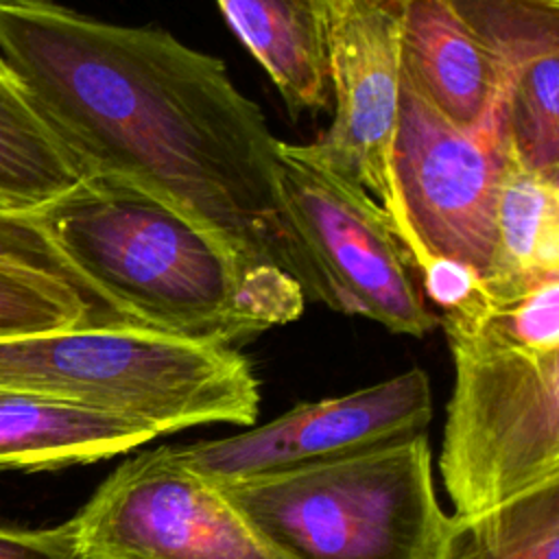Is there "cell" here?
Instances as JSON below:
<instances>
[{"label": "cell", "instance_id": "cell-1", "mask_svg": "<svg viewBox=\"0 0 559 559\" xmlns=\"http://www.w3.org/2000/svg\"><path fill=\"white\" fill-rule=\"evenodd\" d=\"M0 59L85 179L153 194L317 301L280 194V140L218 57L164 28L0 0Z\"/></svg>", "mask_w": 559, "mask_h": 559}, {"label": "cell", "instance_id": "cell-2", "mask_svg": "<svg viewBox=\"0 0 559 559\" xmlns=\"http://www.w3.org/2000/svg\"><path fill=\"white\" fill-rule=\"evenodd\" d=\"M63 258L135 328L231 345L301 317L299 282L231 249L116 179H85L41 210Z\"/></svg>", "mask_w": 559, "mask_h": 559}, {"label": "cell", "instance_id": "cell-3", "mask_svg": "<svg viewBox=\"0 0 559 559\" xmlns=\"http://www.w3.org/2000/svg\"><path fill=\"white\" fill-rule=\"evenodd\" d=\"M0 386L120 415L159 435L247 426L260 406L253 367L231 345L135 325L0 338Z\"/></svg>", "mask_w": 559, "mask_h": 559}, {"label": "cell", "instance_id": "cell-4", "mask_svg": "<svg viewBox=\"0 0 559 559\" xmlns=\"http://www.w3.org/2000/svg\"><path fill=\"white\" fill-rule=\"evenodd\" d=\"M221 487L293 559H430L445 522L426 432Z\"/></svg>", "mask_w": 559, "mask_h": 559}, {"label": "cell", "instance_id": "cell-5", "mask_svg": "<svg viewBox=\"0 0 559 559\" xmlns=\"http://www.w3.org/2000/svg\"><path fill=\"white\" fill-rule=\"evenodd\" d=\"M454 386L439 472L454 513L559 478V349L448 341Z\"/></svg>", "mask_w": 559, "mask_h": 559}, {"label": "cell", "instance_id": "cell-6", "mask_svg": "<svg viewBox=\"0 0 559 559\" xmlns=\"http://www.w3.org/2000/svg\"><path fill=\"white\" fill-rule=\"evenodd\" d=\"M507 151L502 103L476 127H459L402 72L391 153L397 199L393 227L413 266L424 255H439L487 273Z\"/></svg>", "mask_w": 559, "mask_h": 559}, {"label": "cell", "instance_id": "cell-7", "mask_svg": "<svg viewBox=\"0 0 559 559\" xmlns=\"http://www.w3.org/2000/svg\"><path fill=\"white\" fill-rule=\"evenodd\" d=\"M284 212L317 280V301L367 317L393 334L426 336L439 325L389 214L360 188L277 146Z\"/></svg>", "mask_w": 559, "mask_h": 559}, {"label": "cell", "instance_id": "cell-8", "mask_svg": "<svg viewBox=\"0 0 559 559\" xmlns=\"http://www.w3.org/2000/svg\"><path fill=\"white\" fill-rule=\"evenodd\" d=\"M63 524L76 559H293L175 445L124 459Z\"/></svg>", "mask_w": 559, "mask_h": 559}, {"label": "cell", "instance_id": "cell-9", "mask_svg": "<svg viewBox=\"0 0 559 559\" xmlns=\"http://www.w3.org/2000/svg\"><path fill=\"white\" fill-rule=\"evenodd\" d=\"M330 127L295 153L369 194L391 218L400 109V0H328Z\"/></svg>", "mask_w": 559, "mask_h": 559}, {"label": "cell", "instance_id": "cell-10", "mask_svg": "<svg viewBox=\"0 0 559 559\" xmlns=\"http://www.w3.org/2000/svg\"><path fill=\"white\" fill-rule=\"evenodd\" d=\"M430 380L413 367L354 393L297 404L240 435L175 445L192 469L218 485L349 456L426 432Z\"/></svg>", "mask_w": 559, "mask_h": 559}, {"label": "cell", "instance_id": "cell-11", "mask_svg": "<svg viewBox=\"0 0 559 559\" xmlns=\"http://www.w3.org/2000/svg\"><path fill=\"white\" fill-rule=\"evenodd\" d=\"M502 87L509 148L559 175V0H450Z\"/></svg>", "mask_w": 559, "mask_h": 559}, {"label": "cell", "instance_id": "cell-12", "mask_svg": "<svg viewBox=\"0 0 559 559\" xmlns=\"http://www.w3.org/2000/svg\"><path fill=\"white\" fill-rule=\"evenodd\" d=\"M402 72L450 122L476 127L502 98L491 57L450 0H400Z\"/></svg>", "mask_w": 559, "mask_h": 559}, {"label": "cell", "instance_id": "cell-13", "mask_svg": "<svg viewBox=\"0 0 559 559\" xmlns=\"http://www.w3.org/2000/svg\"><path fill=\"white\" fill-rule=\"evenodd\" d=\"M159 437L140 421L0 386V469H59L131 452Z\"/></svg>", "mask_w": 559, "mask_h": 559}, {"label": "cell", "instance_id": "cell-14", "mask_svg": "<svg viewBox=\"0 0 559 559\" xmlns=\"http://www.w3.org/2000/svg\"><path fill=\"white\" fill-rule=\"evenodd\" d=\"M216 4L293 118L328 107V0H216Z\"/></svg>", "mask_w": 559, "mask_h": 559}, {"label": "cell", "instance_id": "cell-15", "mask_svg": "<svg viewBox=\"0 0 559 559\" xmlns=\"http://www.w3.org/2000/svg\"><path fill=\"white\" fill-rule=\"evenodd\" d=\"M557 275L559 175L526 166L509 148L496 199V245L483 275V293L489 299H507Z\"/></svg>", "mask_w": 559, "mask_h": 559}, {"label": "cell", "instance_id": "cell-16", "mask_svg": "<svg viewBox=\"0 0 559 559\" xmlns=\"http://www.w3.org/2000/svg\"><path fill=\"white\" fill-rule=\"evenodd\" d=\"M83 179L0 59V205L41 212Z\"/></svg>", "mask_w": 559, "mask_h": 559}, {"label": "cell", "instance_id": "cell-17", "mask_svg": "<svg viewBox=\"0 0 559 559\" xmlns=\"http://www.w3.org/2000/svg\"><path fill=\"white\" fill-rule=\"evenodd\" d=\"M430 559H559V478L476 513L445 515Z\"/></svg>", "mask_w": 559, "mask_h": 559}, {"label": "cell", "instance_id": "cell-18", "mask_svg": "<svg viewBox=\"0 0 559 559\" xmlns=\"http://www.w3.org/2000/svg\"><path fill=\"white\" fill-rule=\"evenodd\" d=\"M448 341H469L524 349H559V275L507 297L485 293L467 308L439 314Z\"/></svg>", "mask_w": 559, "mask_h": 559}, {"label": "cell", "instance_id": "cell-19", "mask_svg": "<svg viewBox=\"0 0 559 559\" xmlns=\"http://www.w3.org/2000/svg\"><path fill=\"white\" fill-rule=\"evenodd\" d=\"M87 325H127L83 288L0 266V338L48 334Z\"/></svg>", "mask_w": 559, "mask_h": 559}, {"label": "cell", "instance_id": "cell-20", "mask_svg": "<svg viewBox=\"0 0 559 559\" xmlns=\"http://www.w3.org/2000/svg\"><path fill=\"white\" fill-rule=\"evenodd\" d=\"M0 266L74 284L111 308V304L55 247L41 221V212L0 207Z\"/></svg>", "mask_w": 559, "mask_h": 559}, {"label": "cell", "instance_id": "cell-21", "mask_svg": "<svg viewBox=\"0 0 559 559\" xmlns=\"http://www.w3.org/2000/svg\"><path fill=\"white\" fill-rule=\"evenodd\" d=\"M0 559H76L66 524L55 528L0 526Z\"/></svg>", "mask_w": 559, "mask_h": 559}, {"label": "cell", "instance_id": "cell-22", "mask_svg": "<svg viewBox=\"0 0 559 559\" xmlns=\"http://www.w3.org/2000/svg\"><path fill=\"white\" fill-rule=\"evenodd\" d=\"M0 207H4V205H0ZM7 210H9V207H7Z\"/></svg>", "mask_w": 559, "mask_h": 559}]
</instances>
